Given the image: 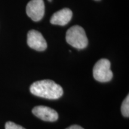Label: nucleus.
I'll return each instance as SVG.
<instances>
[{
    "label": "nucleus",
    "mask_w": 129,
    "mask_h": 129,
    "mask_svg": "<svg viewBox=\"0 0 129 129\" xmlns=\"http://www.w3.org/2000/svg\"><path fill=\"white\" fill-rule=\"evenodd\" d=\"M53 0H48V1H49V2H51Z\"/></svg>",
    "instance_id": "9b49d317"
},
{
    "label": "nucleus",
    "mask_w": 129,
    "mask_h": 129,
    "mask_svg": "<svg viewBox=\"0 0 129 129\" xmlns=\"http://www.w3.org/2000/svg\"><path fill=\"white\" fill-rule=\"evenodd\" d=\"M67 129H84V128L81 126H79V125H71V126L68 127V128H67Z\"/></svg>",
    "instance_id": "9d476101"
},
{
    "label": "nucleus",
    "mask_w": 129,
    "mask_h": 129,
    "mask_svg": "<svg viewBox=\"0 0 129 129\" xmlns=\"http://www.w3.org/2000/svg\"><path fill=\"white\" fill-rule=\"evenodd\" d=\"M72 17V12L69 9H63L53 14L50 22L53 25L64 26L70 22Z\"/></svg>",
    "instance_id": "0eeeda50"
},
{
    "label": "nucleus",
    "mask_w": 129,
    "mask_h": 129,
    "mask_svg": "<svg viewBox=\"0 0 129 129\" xmlns=\"http://www.w3.org/2000/svg\"><path fill=\"white\" fill-rule=\"evenodd\" d=\"M96 1H99V0H96Z\"/></svg>",
    "instance_id": "f8f14e48"
},
{
    "label": "nucleus",
    "mask_w": 129,
    "mask_h": 129,
    "mask_svg": "<svg viewBox=\"0 0 129 129\" xmlns=\"http://www.w3.org/2000/svg\"><path fill=\"white\" fill-rule=\"evenodd\" d=\"M27 43L30 48L37 51H44L47 48V42L40 32L31 30L28 32Z\"/></svg>",
    "instance_id": "39448f33"
},
{
    "label": "nucleus",
    "mask_w": 129,
    "mask_h": 129,
    "mask_svg": "<svg viewBox=\"0 0 129 129\" xmlns=\"http://www.w3.org/2000/svg\"><path fill=\"white\" fill-rule=\"evenodd\" d=\"M121 113L124 117H129V96L127 95V96L125 98L124 101H123L121 105Z\"/></svg>",
    "instance_id": "6e6552de"
},
{
    "label": "nucleus",
    "mask_w": 129,
    "mask_h": 129,
    "mask_svg": "<svg viewBox=\"0 0 129 129\" xmlns=\"http://www.w3.org/2000/svg\"><path fill=\"white\" fill-rule=\"evenodd\" d=\"M66 40L69 45L77 49H83L88 45V39L85 30L78 25L73 26L68 30Z\"/></svg>",
    "instance_id": "f03ea898"
},
{
    "label": "nucleus",
    "mask_w": 129,
    "mask_h": 129,
    "mask_svg": "<svg viewBox=\"0 0 129 129\" xmlns=\"http://www.w3.org/2000/svg\"><path fill=\"white\" fill-rule=\"evenodd\" d=\"M26 14L32 20L38 22L43 19L45 13V6L43 0H31L26 8Z\"/></svg>",
    "instance_id": "20e7f679"
},
{
    "label": "nucleus",
    "mask_w": 129,
    "mask_h": 129,
    "mask_svg": "<svg viewBox=\"0 0 129 129\" xmlns=\"http://www.w3.org/2000/svg\"><path fill=\"white\" fill-rule=\"evenodd\" d=\"M32 113L40 119L46 121H55L59 117L55 110L45 106H36L32 109Z\"/></svg>",
    "instance_id": "423d86ee"
},
{
    "label": "nucleus",
    "mask_w": 129,
    "mask_h": 129,
    "mask_svg": "<svg viewBox=\"0 0 129 129\" xmlns=\"http://www.w3.org/2000/svg\"><path fill=\"white\" fill-rule=\"evenodd\" d=\"M93 77L98 81L105 83L112 80L113 73L109 60L102 59L96 62L93 69Z\"/></svg>",
    "instance_id": "7ed1b4c3"
},
{
    "label": "nucleus",
    "mask_w": 129,
    "mask_h": 129,
    "mask_svg": "<svg viewBox=\"0 0 129 129\" xmlns=\"http://www.w3.org/2000/svg\"><path fill=\"white\" fill-rule=\"evenodd\" d=\"M5 128H6V129H25L23 127L21 126V125L16 124L12 121L6 122Z\"/></svg>",
    "instance_id": "1a4fd4ad"
},
{
    "label": "nucleus",
    "mask_w": 129,
    "mask_h": 129,
    "mask_svg": "<svg viewBox=\"0 0 129 129\" xmlns=\"http://www.w3.org/2000/svg\"><path fill=\"white\" fill-rule=\"evenodd\" d=\"M30 91L35 96L48 99H57L63 93V90L60 85L49 80L35 82L30 85Z\"/></svg>",
    "instance_id": "f257e3e1"
}]
</instances>
